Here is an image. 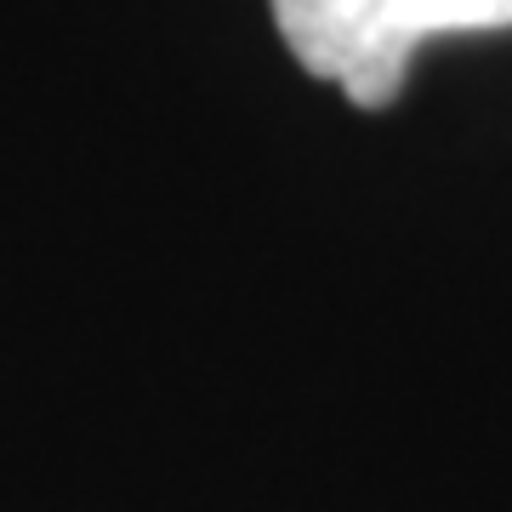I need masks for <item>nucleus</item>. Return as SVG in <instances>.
Returning a JSON list of instances; mask_svg holds the SVG:
<instances>
[{
    "mask_svg": "<svg viewBox=\"0 0 512 512\" xmlns=\"http://www.w3.org/2000/svg\"><path fill=\"white\" fill-rule=\"evenodd\" d=\"M291 57L359 109L399 103L410 57L433 35L512 29V0H268Z\"/></svg>",
    "mask_w": 512,
    "mask_h": 512,
    "instance_id": "nucleus-1",
    "label": "nucleus"
}]
</instances>
